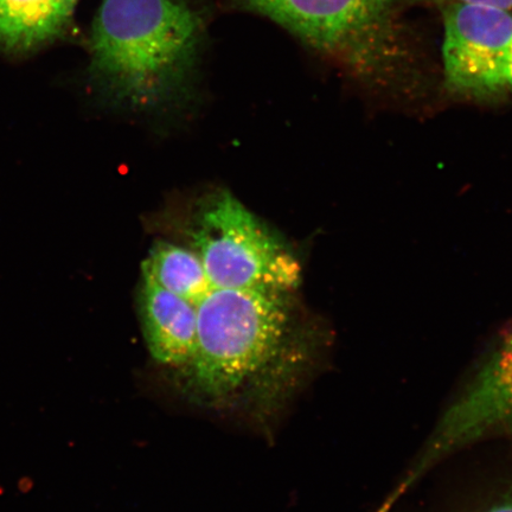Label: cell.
<instances>
[{"label": "cell", "instance_id": "8", "mask_svg": "<svg viewBox=\"0 0 512 512\" xmlns=\"http://www.w3.org/2000/svg\"><path fill=\"white\" fill-rule=\"evenodd\" d=\"M79 0H0V47L28 51L67 29Z\"/></svg>", "mask_w": 512, "mask_h": 512}, {"label": "cell", "instance_id": "2", "mask_svg": "<svg viewBox=\"0 0 512 512\" xmlns=\"http://www.w3.org/2000/svg\"><path fill=\"white\" fill-rule=\"evenodd\" d=\"M202 34L200 14L183 0H102L92 69L126 98L152 99L189 70Z\"/></svg>", "mask_w": 512, "mask_h": 512}, {"label": "cell", "instance_id": "10", "mask_svg": "<svg viewBox=\"0 0 512 512\" xmlns=\"http://www.w3.org/2000/svg\"><path fill=\"white\" fill-rule=\"evenodd\" d=\"M444 2L447 4L459 3L486 6V8H495L512 12V0H444Z\"/></svg>", "mask_w": 512, "mask_h": 512}, {"label": "cell", "instance_id": "6", "mask_svg": "<svg viewBox=\"0 0 512 512\" xmlns=\"http://www.w3.org/2000/svg\"><path fill=\"white\" fill-rule=\"evenodd\" d=\"M494 434L512 435V331L441 416L420 462L430 467Z\"/></svg>", "mask_w": 512, "mask_h": 512}, {"label": "cell", "instance_id": "7", "mask_svg": "<svg viewBox=\"0 0 512 512\" xmlns=\"http://www.w3.org/2000/svg\"><path fill=\"white\" fill-rule=\"evenodd\" d=\"M140 315L153 360L175 369L187 367L197 345L196 306L166 291L143 271Z\"/></svg>", "mask_w": 512, "mask_h": 512}, {"label": "cell", "instance_id": "4", "mask_svg": "<svg viewBox=\"0 0 512 512\" xmlns=\"http://www.w3.org/2000/svg\"><path fill=\"white\" fill-rule=\"evenodd\" d=\"M446 85L475 99L512 95V12L452 3L444 9Z\"/></svg>", "mask_w": 512, "mask_h": 512}, {"label": "cell", "instance_id": "1", "mask_svg": "<svg viewBox=\"0 0 512 512\" xmlns=\"http://www.w3.org/2000/svg\"><path fill=\"white\" fill-rule=\"evenodd\" d=\"M211 288L196 305L197 345L185 367L190 388L213 403L277 394L303 362L288 296Z\"/></svg>", "mask_w": 512, "mask_h": 512}, {"label": "cell", "instance_id": "5", "mask_svg": "<svg viewBox=\"0 0 512 512\" xmlns=\"http://www.w3.org/2000/svg\"><path fill=\"white\" fill-rule=\"evenodd\" d=\"M304 42L364 60L388 31L393 0H242Z\"/></svg>", "mask_w": 512, "mask_h": 512}, {"label": "cell", "instance_id": "9", "mask_svg": "<svg viewBox=\"0 0 512 512\" xmlns=\"http://www.w3.org/2000/svg\"><path fill=\"white\" fill-rule=\"evenodd\" d=\"M143 271L166 291L188 300L195 306L210 292L206 268L195 249L159 242L144 261Z\"/></svg>", "mask_w": 512, "mask_h": 512}, {"label": "cell", "instance_id": "12", "mask_svg": "<svg viewBox=\"0 0 512 512\" xmlns=\"http://www.w3.org/2000/svg\"><path fill=\"white\" fill-rule=\"evenodd\" d=\"M484 512H512V492Z\"/></svg>", "mask_w": 512, "mask_h": 512}, {"label": "cell", "instance_id": "11", "mask_svg": "<svg viewBox=\"0 0 512 512\" xmlns=\"http://www.w3.org/2000/svg\"><path fill=\"white\" fill-rule=\"evenodd\" d=\"M408 486L405 483H401L398 488L395 489L392 495L387 498V501L384 502L379 509L375 512H390L394 508V505L398 503L399 499L403 494H406Z\"/></svg>", "mask_w": 512, "mask_h": 512}, {"label": "cell", "instance_id": "3", "mask_svg": "<svg viewBox=\"0 0 512 512\" xmlns=\"http://www.w3.org/2000/svg\"><path fill=\"white\" fill-rule=\"evenodd\" d=\"M192 240L215 288L293 293L300 284L298 260L229 192L202 211Z\"/></svg>", "mask_w": 512, "mask_h": 512}]
</instances>
